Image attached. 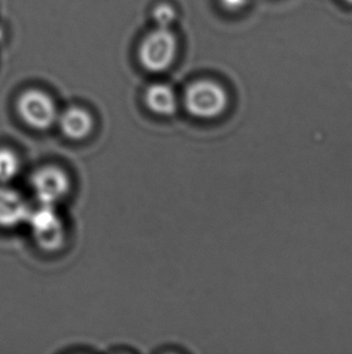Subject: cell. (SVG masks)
Returning a JSON list of instances; mask_svg holds the SVG:
<instances>
[{
	"instance_id": "cell-1",
	"label": "cell",
	"mask_w": 352,
	"mask_h": 354,
	"mask_svg": "<svg viewBox=\"0 0 352 354\" xmlns=\"http://www.w3.org/2000/svg\"><path fill=\"white\" fill-rule=\"evenodd\" d=\"M185 106L198 119H215L228 106V95L217 82L199 80L190 84L185 92Z\"/></svg>"
},
{
	"instance_id": "cell-2",
	"label": "cell",
	"mask_w": 352,
	"mask_h": 354,
	"mask_svg": "<svg viewBox=\"0 0 352 354\" xmlns=\"http://www.w3.org/2000/svg\"><path fill=\"white\" fill-rule=\"evenodd\" d=\"M176 38L169 28L157 27L144 39L139 48V59L148 72L167 71L175 58Z\"/></svg>"
},
{
	"instance_id": "cell-13",
	"label": "cell",
	"mask_w": 352,
	"mask_h": 354,
	"mask_svg": "<svg viewBox=\"0 0 352 354\" xmlns=\"http://www.w3.org/2000/svg\"><path fill=\"white\" fill-rule=\"evenodd\" d=\"M1 37H3V32H1V30H0V39H1Z\"/></svg>"
},
{
	"instance_id": "cell-3",
	"label": "cell",
	"mask_w": 352,
	"mask_h": 354,
	"mask_svg": "<svg viewBox=\"0 0 352 354\" xmlns=\"http://www.w3.org/2000/svg\"><path fill=\"white\" fill-rule=\"evenodd\" d=\"M26 223H28L35 242L43 250L55 252L64 243V224L55 206L41 205L34 211L30 209Z\"/></svg>"
},
{
	"instance_id": "cell-7",
	"label": "cell",
	"mask_w": 352,
	"mask_h": 354,
	"mask_svg": "<svg viewBox=\"0 0 352 354\" xmlns=\"http://www.w3.org/2000/svg\"><path fill=\"white\" fill-rule=\"evenodd\" d=\"M57 122L63 134L72 140L86 138L93 129V118L88 111L72 106L58 115Z\"/></svg>"
},
{
	"instance_id": "cell-5",
	"label": "cell",
	"mask_w": 352,
	"mask_h": 354,
	"mask_svg": "<svg viewBox=\"0 0 352 354\" xmlns=\"http://www.w3.org/2000/svg\"><path fill=\"white\" fill-rule=\"evenodd\" d=\"M32 187L41 205L55 206L67 195L70 182L67 173L61 168L46 166L34 173Z\"/></svg>"
},
{
	"instance_id": "cell-10",
	"label": "cell",
	"mask_w": 352,
	"mask_h": 354,
	"mask_svg": "<svg viewBox=\"0 0 352 354\" xmlns=\"http://www.w3.org/2000/svg\"><path fill=\"white\" fill-rule=\"evenodd\" d=\"M153 17L158 27L169 28V26L175 22L177 14H176V10L173 8L172 5L161 4L156 6L153 10Z\"/></svg>"
},
{
	"instance_id": "cell-9",
	"label": "cell",
	"mask_w": 352,
	"mask_h": 354,
	"mask_svg": "<svg viewBox=\"0 0 352 354\" xmlns=\"http://www.w3.org/2000/svg\"><path fill=\"white\" fill-rule=\"evenodd\" d=\"M19 172L17 153L8 148H0V183L5 184L14 179Z\"/></svg>"
},
{
	"instance_id": "cell-6",
	"label": "cell",
	"mask_w": 352,
	"mask_h": 354,
	"mask_svg": "<svg viewBox=\"0 0 352 354\" xmlns=\"http://www.w3.org/2000/svg\"><path fill=\"white\" fill-rule=\"evenodd\" d=\"M29 209L27 202L21 194L0 185V226L1 227H14L23 224L28 219Z\"/></svg>"
},
{
	"instance_id": "cell-8",
	"label": "cell",
	"mask_w": 352,
	"mask_h": 354,
	"mask_svg": "<svg viewBox=\"0 0 352 354\" xmlns=\"http://www.w3.org/2000/svg\"><path fill=\"white\" fill-rule=\"evenodd\" d=\"M145 102L148 109L158 115H173L177 108L175 92L164 84H153L148 87Z\"/></svg>"
},
{
	"instance_id": "cell-12",
	"label": "cell",
	"mask_w": 352,
	"mask_h": 354,
	"mask_svg": "<svg viewBox=\"0 0 352 354\" xmlns=\"http://www.w3.org/2000/svg\"><path fill=\"white\" fill-rule=\"evenodd\" d=\"M345 3H348V4L352 5V0H344Z\"/></svg>"
},
{
	"instance_id": "cell-11",
	"label": "cell",
	"mask_w": 352,
	"mask_h": 354,
	"mask_svg": "<svg viewBox=\"0 0 352 354\" xmlns=\"http://www.w3.org/2000/svg\"><path fill=\"white\" fill-rule=\"evenodd\" d=\"M221 3L226 9L235 10L240 9L245 4V0H221Z\"/></svg>"
},
{
	"instance_id": "cell-4",
	"label": "cell",
	"mask_w": 352,
	"mask_h": 354,
	"mask_svg": "<svg viewBox=\"0 0 352 354\" xmlns=\"http://www.w3.org/2000/svg\"><path fill=\"white\" fill-rule=\"evenodd\" d=\"M19 114L35 129H48L57 122L58 111L52 98L40 90H28L19 97Z\"/></svg>"
}]
</instances>
